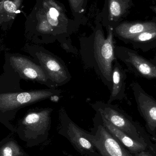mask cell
I'll list each match as a JSON object with an SVG mask.
<instances>
[{"mask_svg":"<svg viewBox=\"0 0 156 156\" xmlns=\"http://www.w3.org/2000/svg\"><path fill=\"white\" fill-rule=\"evenodd\" d=\"M17 6V8L21 11L23 7V4L24 0H12Z\"/></svg>","mask_w":156,"mask_h":156,"instance_id":"603a6c76","label":"cell"},{"mask_svg":"<svg viewBox=\"0 0 156 156\" xmlns=\"http://www.w3.org/2000/svg\"><path fill=\"white\" fill-rule=\"evenodd\" d=\"M5 57L21 79L38 83L50 89H56L54 84L49 80L44 69L30 56L5 51Z\"/></svg>","mask_w":156,"mask_h":156,"instance_id":"52a82bcc","label":"cell"},{"mask_svg":"<svg viewBox=\"0 0 156 156\" xmlns=\"http://www.w3.org/2000/svg\"><path fill=\"white\" fill-rule=\"evenodd\" d=\"M20 12L12 0H0V29L6 31L11 28Z\"/></svg>","mask_w":156,"mask_h":156,"instance_id":"e0dca14e","label":"cell"},{"mask_svg":"<svg viewBox=\"0 0 156 156\" xmlns=\"http://www.w3.org/2000/svg\"><path fill=\"white\" fill-rule=\"evenodd\" d=\"M53 109L35 108L29 109L18 123V133L36 136L48 134Z\"/></svg>","mask_w":156,"mask_h":156,"instance_id":"30bf717a","label":"cell"},{"mask_svg":"<svg viewBox=\"0 0 156 156\" xmlns=\"http://www.w3.org/2000/svg\"><path fill=\"white\" fill-rule=\"evenodd\" d=\"M1 156H14L13 150L12 147L6 146L1 151Z\"/></svg>","mask_w":156,"mask_h":156,"instance_id":"44dd1931","label":"cell"},{"mask_svg":"<svg viewBox=\"0 0 156 156\" xmlns=\"http://www.w3.org/2000/svg\"><path fill=\"white\" fill-rule=\"evenodd\" d=\"M4 49V45L3 44L2 40L0 38V55Z\"/></svg>","mask_w":156,"mask_h":156,"instance_id":"cb8c5ba5","label":"cell"},{"mask_svg":"<svg viewBox=\"0 0 156 156\" xmlns=\"http://www.w3.org/2000/svg\"><path fill=\"white\" fill-rule=\"evenodd\" d=\"M134 156H156L155 154L148 151H144L133 154Z\"/></svg>","mask_w":156,"mask_h":156,"instance_id":"7402d4cb","label":"cell"},{"mask_svg":"<svg viewBox=\"0 0 156 156\" xmlns=\"http://www.w3.org/2000/svg\"><path fill=\"white\" fill-rule=\"evenodd\" d=\"M61 94L56 88L0 93V122L13 129L10 122L20 109L48 99H58Z\"/></svg>","mask_w":156,"mask_h":156,"instance_id":"3957f363","label":"cell"},{"mask_svg":"<svg viewBox=\"0 0 156 156\" xmlns=\"http://www.w3.org/2000/svg\"><path fill=\"white\" fill-rule=\"evenodd\" d=\"M68 156H74L71 155V154H68Z\"/></svg>","mask_w":156,"mask_h":156,"instance_id":"d4e9b609","label":"cell"},{"mask_svg":"<svg viewBox=\"0 0 156 156\" xmlns=\"http://www.w3.org/2000/svg\"><path fill=\"white\" fill-rule=\"evenodd\" d=\"M137 109L146 122V127L152 140L156 139V101L137 82L131 84Z\"/></svg>","mask_w":156,"mask_h":156,"instance_id":"8fae6325","label":"cell"},{"mask_svg":"<svg viewBox=\"0 0 156 156\" xmlns=\"http://www.w3.org/2000/svg\"><path fill=\"white\" fill-rule=\"evenodd\" d=\"M115 57L127 67L131 73L148 80L156 78V60L148 59L135 50L124 46L114 48Z\"/></svg>","mask_w":156,"mask_h":156,"instance_id":"9c48e42d","label":"cell"},{"mask_svg":"<svg viewBox=\"0 0 156 156\" xmlns=\"http://www.w3.org/2000/svg\"><path fill=\"white\" fill-rule=\"evenodd\" d=\"M96 115L107 131L132 154H135L144 151L151 152L147 145L132 139L127 135L114 126L99 113L96 112Z\"/></svg>","mask_w":156,"mask_h":156,"instance_id":"5bb4252c","label":"cell"},{"mask_svg":"<svg viewBox=\"0 0 156 156\" xmlns=\"http://www.w3.org/2000/svg\"><path fill=\"white\" fill-rule=\"evenodd\" d=\"M127 44H131L135 49L147 52L156 47V28L144 31L129 39Z\"/></svg>","mask_w":156,"mask_h":156,"instance_id":"ac0fdd59","label":"cell"},{"mask_svg":"<svg viewBox=\"0 0 156 156\" xmlns=\"http://www.w3.org/2000/svg\"><path fill=\"white\" fill-rule=\"evenodd\" d=\"M104 31L97 16L96 26L89 36L81 37L79 39V54L86 69L93 70L103 84L111 90L113 65L116 59L114 52V34L112 29Z\"/></svg>","mask_w":156,"mask_h":156,"instance_id":"7a4b0ae2","label":"cell"},{"mask_svg":"<svg viewBox=\"0 0 156 156\" xmlns=\"http://www.w3.org/2000/svg\"><path fill=\"white\" fill-rule=\"evenodd\" d=\"M126 71L123 68L117 58L113 65L111 75V89L107 103L112 104L115 101H122L126 97L125 94Z\"/></svg>","mask_w":156,"mask_h":156,"instance_id":"9a60e30c","label":"cell"},{"mask_svg":"<svg viewBox=\"0 0 156 156\" xmlns=\"http://www.w3.org/2000/svg\"><path fill=\"white\" fill-rule=\"evenodd\" d=\"M22 50L42 68L56 88L67 84L71 80V75L65 62L42 46L27 43Z\"/></svg>","mask_w":156,"mask_h":156,"instance_id":"5b68a950","label":"cell"},{"mask_svg":"<svg viewBox=\"0 0 156 156\" xmlns=\"http://www.w3.org/2000/svg\"><path fill=\"white\" fill-rule=\"evenodd\" d=\"M156 28V20L124 21L112 29L114 36L127 44L129 39L142 32Z\"/></svg>","mask_w":156,"mask_h":156,"instance_id":"4fadbf2b","label":"cell"},{"mask_svg":"<svg viewBox=\"0 0 156 156\" xmlns=\"http://www.w3.org/2000/svg\"><path fill=\"white\" fill-rule=\"evenodd\" d=\"M93 123L92 133L87 132L86 136L101 156H134L107 131L96 115Z\"/></svg>","mask_w":156,"mask_h":156,"instance_id":"ba28073f","label":"cell"},{"mask_svg":"<svg viewBox=\"0 0 156 156\" xmlns=\"http://www.w3.org/2000/svg\"><path fill=\"white\" fill-rule=\"evenodd\" d=\"M92 108L108 120L111 124L132 139L147 145L156 155V144L144 128L125 111L116 105L102 101L90 104Z\"/></svg>","mask_w":156,"mask_h":156,"instance_id":"277c9868","label":"cell"},{"mask_svg":"<svg viewBox=\"0 0 156 156\" xmlns=\"http://www.w3.org/2000/svg\"><path fill=\"white\" fill-rule=\"evenodd\" d=\"M60 44L61 48L67 53H72V54L75 55H77L78 54V49L75 48L72 45L70 37L65 38Z\"/></svg>","mask_w":156,"mask_h":156,"instance_id":"ffe728a7","label":"cell"},{"mask_svg":"<svg viewBox=\"0 0 156 156\" xmlns=\"http://www.w3.org/2000/svg\"><path fill=\"white\" fill-rule=\"evenodd\" d=\"M3 69V72L0 75V93L23 90L20 85L22 79L5 57Z\"/></svg>","mask_w":156,"mask_h":156,"instance_id":"2e32d148","label":"cell"},{"mask_svg":"<svg viewBox=\"0 0 156 156\" xmlns=\"http://www.w3.org/2000/svg\"><path fill=\"white\" fill-rule=\"evenodd\" d=\"M134 5L132 0H105L103 9L98 16L102 26L113 29L125 21Z\"/></svg>","mask_w":156,"mask_h":156,"instance_id":"7c38bea8","label":"cell"},{"mask_svg":"<svg viewBox=\"0 0 156 156\" xmlns=\"http://www.w3.org/2000/svg\"><path fill=\"white\" fill-rule=\"evenodd\" d=\"M59 133L66 137L79 154L83 156H101L93 144L87 138V131L82 129L71 119L63 107L59 111Z\"/></svg>","mask_w":156,"mask_h":156,"instance_id":"8992f818","label":"cell"},{"mask_svg":"<svg viewBox=\"0 0 156 156\" xmlns=\"http://www.w3.org/2000/svg\"><path fill=\"white\" fill-rule=\"evenodd\" d=\"M63 4L56 0H36L25 23L26 38L35 44L61 43L82 23L70 19Z\"/></svg>","mask_w":156,"mask_h":156,"instance_id":"6da1fadb","label":"cell"},{"mask_svg":"<svg viewBox=\"0 0 156 156\" xmlns=\"http://www.w3.org/2000/svg\"><path fill=\"white\" fill-rule=\"evenodd\" d=\"M74 19L82 23L89 0H68Z\"/></svg>","mask_w":156,"mask_h":156,"instance_id":"d6986e66","label":"cell"}]
</instances>
